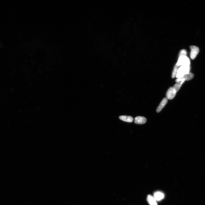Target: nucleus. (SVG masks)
I'll return each mask as SVG.
<instances>
[{
  "label": "nucleus",
  "mask_w": 205,
  "mask_h": 205,
  "mask_svg": "<svg viewBox=\"0 0 205 205\" xmlns=\"http://www.w3.org/2000/svg\"><path fill=\"white\" fill-rule=\"evenodd\" d=\"M190 60L186 56H179L176 65L178 66H190Z\"/></svg>",
  "instance_id": "2"
},
{
  "label": "nucleus",
  "mask_w": 205,
  "mask_h": 205,
  "mask_svg": "<svg viewBox=\"0 0 205 205\" xmlns=\"http://www.w3.org/2000/svg\"><path fill=\"white\" fill-rule=\"evenodd\" d=\"M177 91L173 87L169 88L166 94V97L167 99L169 100H172L176 96Z\"/></svg>",
  "instance_id": "3"
},
{
  "label": "nucleus",
  "mask_w": 205,
  "mask_h": 205,
  "mask_svg": "<svg viewBox=\"0 0 205 205\" xmlns=\"http://www.w3.org/2000/svg\"><path fill=\"white\" fill-rule=\"evenodd\" d=\"M168 102L167 99V98H164L160 102L156 109V112L159 113L162 110V109L165 107Z\"/></svg>",
  "instance_id": "5"
},
{
  "label": "nucleus",
  "mask_w": 205,
  "mask_h": 205,
  "mask_svg": "<svg viewBox=\"0 0 205 205\" xmlns=\"http://www.w3.org/2000/svg\"><path fill=\"white\" fill-rule=\"evenodd\" d=\"M119 119L123 121L128 122V123H131L133 120V118L131 116L125 115H122L119 116Z\"/></svg>",
  "instance_id": "9"
},
{
  "label": "nucleus",
  "mask_w": 205,
  "mask_h": 205,
  "mask_svg": "<svg viewBox=\"0 0 205 205\" xmlns=\"http://www.w3.org/2000/svg\"><path fill=\"white\" fill-rule=\"evenodd\" d=\"M146 118L143 116H138L135 119V123L138 124H143L145 123L146 122Z\"/></svg>",
  "instance_id": "6"
},
{
  "label": "nucleus",
  "mask_w": 205,
  "mask_h": 205,
  "mask_svg": "<svg viewBox=\"0 0 205 205\" xmlns=\"http://www.w3.org/2000/svg\"><path fill=\"white\" fill-rule=\"evenodd\" d=\"M187 52L185 50H182L180 51L179 56H186L187 54Z\"/></svg>",
  "instance_id": "13"
},
{
  "label": "nucleus",
  "mask_w": 205,
  "mask_h": 205,
  "mask_svg": "<svg viewBox=\"0 0 205 205\" xmlns=\"http://www.w3.org/2000/svg\"><path fill=\"white\" fill-rule=\"evenodd\" d=\"M194 76L193 74L191 73L185 74L182 77L184 81L189 80L193 78Z\"/></svg>",
  "instance_id": "10"
},
{
  "label": "nucleus",
  "mask_w": 205,
  "mask_h": 205,
  "mask_svg": "<svg viewBox=\"0 0 205 205\" xmlns=\"http://www.w3.org/2000/svg\"><path fill=\"white\" fill-rule=\"evenodd\" d=\"M184 82L177 83L174 85V87H174V89L175 90H176L177 91V92L179 90L180 88L181 87L182 85Z\"/></svg>",
  "instance_id": "11"
},
{
  "label": "nucleus",
  "mask_w": 205,
  "mask_h": 205,
  "mask_svg": "<svg viewBox=\"0 0 205 205\" xmlns=\"http://www.w3.org/2000/svg\"><path fill=\"white\" fill-rule=\"evenodd\" d=\"M164 195L162 192H155L154 195V197L155 200L157 201H160L164 199Z\"/></svg>",
  "instance_id": "7"
},
{
  "label": "nucleus",
  "mask_w": 205,
  "mask_h": 205,
  "mask_svg": "<svg viewBox=\"0 0 205 205\" xmlns=\"http://www.w3.org/2000/svg\"><path fill=\"white\" fill-rule=\"evenodd\" d=\"M179 68V66H178L176 64L175 66L172 73V78H174L176 77L178 70Z\"/></svg>",
  "instance_id": "12"
},
{
  "label": "nucleus",
  "mask_w": 205,
  "mask_h": 205,
  "mask_svg": "<svg viewBox=\"0 0 205 205\" xmlns=\"http://www.w3.org/2000/svg\"><path fill=\"white\" fill-rule=\"evenodd\" d=\"M190 66H181L178 70L176 77L177 78L181 77L185 74L189 73L190 71Z\"/></svg>",
  "instance_id": "1"
},
{
  "label": "nucleus",
  "mask_w": 205,
  "mask_h": 205,
  "mask_svg": "<svg viewBox=\"0 0 205 205\" xmlns=\"http://www.w3.org/2000/svg\"><path fill=\"white\" fill-rule=\"evenodd\" d=\"M147 200L150 205H157L156 200L154 197L151 195H148Z\"/></svg>",
  "instance_id": "8"
},
{
  "label": "nucleus",
  "mask_w": 205,
  "mask_h": 205,
  "mask_svg": "<svg viewBox=\"0 0 205 205\" xmlns=\"http://www.w3.org/2000/svg\"><path fill=\"white\" fill-rule=\"evenodd\" d=\"M191 51L190 57L192 59H194L199 52V48L195 46H191L190 47Z\"/></svg>",
  "instance_id": "4"
}]
</instances>
